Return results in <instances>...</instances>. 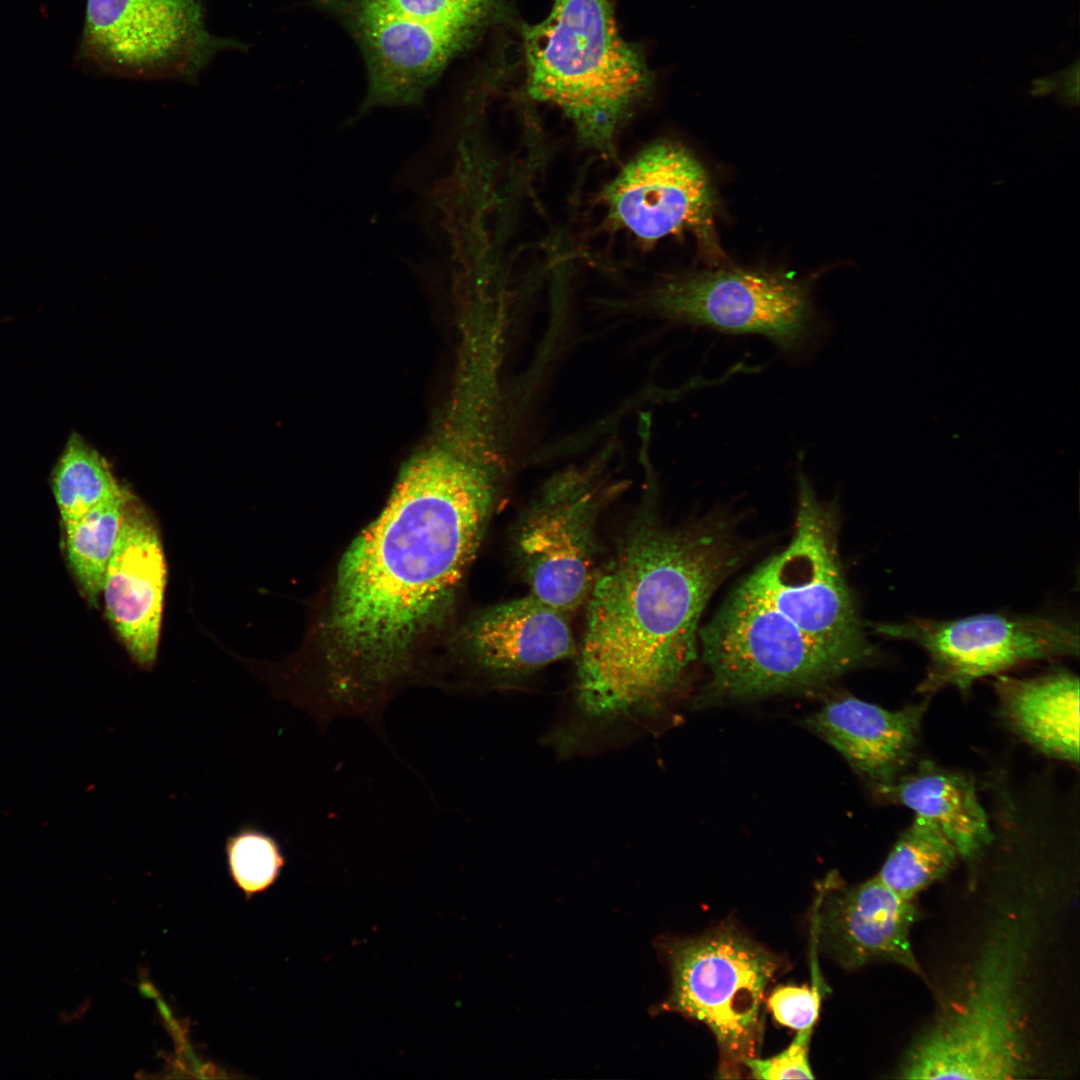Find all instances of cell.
<instances>
[{
    "label": "cell",
    "instance_id": "obj_18",
    "mask_svg": "<svg viewBox=\"0 0 1080 1080\" xmlns=\"http://www.w3.org/2000/svg\"><path fill=\"white\" fill-rule=\"evenodd\" d=\"M1007 728L1046 757L1079 763V678L1067 669L1033 676H994Z\"/></svg>",
    "mask_w": 1080,
    "mask_h": 1080
},
{
    "label": "cell",
    "instance_id": "obj_17",
    "mask_svg": "<svg viewBox=\"0 0 1080 1080\" xmlns=\"http://www.w3.org/2000/svg\"><path fill=\"white\" fill-rule=\"evenodd\" d=\"M928 698L890 710L851 695L832 700L806 720L874 791L893 784L916 763Z\"/></svg>",
    "mask_w": 1080,
    "mask_h": 1080
},
{
    "label": "cell",
    "instance_id": "obj_3",
    "mask_svg": "<svg viewBox=\"0 0 1080 1080\" xmlns=\"http://www.w3.org/2000/svg\"><path fill=\"white\" fill-rule=\"evenodd\" d=\"M614 3L554 0L543 21L522 31L528 95L559 108L604 154L654 82L641 50L621 37Z\"/></svg>",
    "mask_w": 1080,
    "mask_h": 1080
},
{
    "label": "cell",
    "instance_id": "obj_8",
    "mask_svg": "<svg viewBox=\"0 0 1080 1080\" xmlns=\"http://www.w3.org/2000/svg\"><path fill=\"white\" fill-rule=\"evenodd\" d=\"M610 490L599 463L561 471L513 526L512 551L529 593L568 615L586 601L599 569L597 525Z\"/></svg>",
    "mask_w": 1080,
    "mask_h": 1080
},
{
    "label": "cell",
    "instance_id": "obj_10",
    "mask_svg": "<svg viewBox=\"0 0 1080 1080\" xmlns=\"http://www.w3.org/2000/svg\"><path fill=\"white\" fill-rule=\"evenodd\" d=\"M226 43L208 31L201 0H87L83 49L121 76L191 78Z\"/></svg>",
    "mask_w": 1080,
    "mask_h": 1080
},
{
    "label": "cell",
    "instance_id": "obj_25",
    "mask_svg": "<svg viewBox=\"0 0 1080 1080\" xmlns=\"http://www.w3.org/2000/svg\"><path fill=\"white\" fill-rule=\"evenodd\" d=\"M825 984L820 976L814 977L811 987L779 986L767 1000L768 1008L776 1021L783 1026L801 1031L813 1029L818 1019Z\"/></svg>",
    "mask_w": 1080,
    "mask_h": 1080
},
{
    "label": "cell",
    "instance_id": "obj_13",
    "mask_svg": "<svg viewBox=\"0 0 1080 1080\" xmlns=\"http://www.w3.org/2000/svg\"><path fill=\"white\" fill-rule=\"evenodd\" d=\"M568 616L530 593L479 612L461 632V684L506 687L576 655Z\"/></svg>",
    "mask_w": 1080,
    "mask_h": 1080
},
{
    "label": "cell",
    "instance_id": "obj_24",
    "mask_svg": "<svg viewBox=\"0 0 1080 1080\" xmlns=\"http://www.w3.org/2000/svg\"><path fill=\"white\" fill-rule=\"evenodd\" d=\"M224 853L232 881L247 897L271 887L285 865L278 839L251 822L241 824L226 837Z\"/></svg>",
    "mask_w": 1080,
    "mask_h": 1080
},
{
    "label": "cell",
    "instance_id": "obj_26",
    "mask_svg": "<svg viewBox=\"0 0 1080 1080\" xmlns=\"http://www.w3.org/2000/svg\"><path fill=\"white\" fill-rule=\"evenodd\" d=\"M813 1029L798 1031L791 1044L768 1059L750 1057L744 1066L754 1079H813L808 1053Z\"/></svg>",
    "mask_w": 1080,
    "mask_h": 1080
},
{
    "label": "cell",
    "instance_id": "obj_15",
    "mask_svg": "<svg viewBox=\"0 0 1080 1080\" xmlns=\"http://www.w3.org/2000/svg\"><path fill=\"white\" fill-rule=\"evenodd\" d=\"M338 15L360 41L368 66V93L359 113L421 102L448 62L480 32L357 12Z\"/></svg>",
    "mask_w": 1080,
    "mask_h": 1080
},
{
    "label": "cell",
    "instance_id": "obj_14",
    "mask_svg": "<svg viewBox=\"0 0 1080 1080\" xmlns=\"http://www.w3.org/2000/svg\"><path fill=\"white\" fill-rule=\"evenodd\" d=\"M919 912L876 876L854 886L829 883L816 900L814 944L847 969L892 963L920 975L911 930Z\"/></svg>",
    "mask_w": 1080,
    "mask_h": 1080
},
{
    "label": "cell",
    "instance_id": "obj_19",
    "mask_svg": "<svg viewBox=\"0 0 1080 1080\" xmlns=\"http://www.w3.org/2000/svg\"><path fill=\"white\" fill-rule=\"evenodd\" d=\"M876 792L937 824L963 860L978 859L991 842L987 808L974 779L962 772L923 759Z\"/></svg>",
    "mask_w": 1080,
    "mask_h": 1080
},
{
    "label": "cell",
    "instance_id": "obj_6",
    "mask_svg": "<svg viewBox=\"0 0 1080 1080\" xmlns=\"http://www.w3.org/2000/svg\"><path fill=\"white\" fill-rule=\"evenodd\" d=\"M700 640L711 673L700 707L814 688L851 671L743 584Z\"/></svg>",
    "mask_w": 1080,
    "mask_h": 1080
},
{
    "label": "cell",
    "instance_id": "obj_21",
    "mask_svg": "<svg viewBox=\"0 0 1080 1080\" xmlns=\"http://www.w3.org/2000/svg\"><path fill=\"white\" fill-rule=\"evenodd\" d=\"M129 492L95 507L82 517L64 523L66 549L71 568L91 600L102 590L104 575L115 548Z\"/></svg>",
    "mask_w": 1080,
    "mask_h": 1080
},
{
    "label": "cell",
    "instance_id": "obj_9",
    "mask_svg": "<svg viewBox=\"0 0 1080 1080\" xmlns=\"http://www.w3.org/2000/svg\"><path fill=\"white\" fill-rule=\"evenodd\" d=\"M873 628L925 651L928 663L917 691L926 696L945 688L967 693L983 677L1079 655L1078 624L1058 616L982 613L953 620L911 618Z\"/></svg>",
    "mask_w": 1080,
    "mask_h": 1080
},
{
    "label": "cell",
    "instance_id": "obj_16",
    "mask_svg": "<svg viewBox=\"0 0 1080 1080\" xmlns=\"http://www.w3.org/2000/svg\"><path fill=\"white\" fill-rule=\"evenodd\" d=\"M166 564L151 515L129 494L102 590L106 614L129 657L150 671L157 660Z\"/></svg>",
    "mask_w": 1080,
    "mask_h": 1080
},
{
    "label": "cell",
    "instance_id": "obj_20",
    "mask_svg": "<svg viewBox=\"0 0 1080 1080\" xmlns=\"http://www.w3.org/2000/svg\"><path fill=\"white\" fill-rule=\"evenodd\" d=\"M959 858L953 843L930 819L915 815L900 834L876 877L904 899L943 878Z\"/></svg>",
    "mask_w": 1080,
    "mask_h": 1080
},
{
    "label": "cell",
    "instance_id": "obj_23",
    "mask_svg": "<svg viewBox=\"0 0 1080 1080\" xmlns=\"http://www.w3.org/2000/svg\"><path fill=\"white\" fill-rule=\"evenodd\" d=\"M340 12L394 17L416 22L469 27L481 31L498 0H318Z\"/></svg>",
    "mask_w": 1080,
    "mask_h": 1080
},
{
    "label": "cell",
    "instance_id": "obj_1",
    "mask_svg": "<svg viewBox=\"0 0 1080 1080\" xmlns=\"http://www.w3.org/2000/svg\"><path fill=\"white\" fill-rule=\"evenodd\" d=\"M498 463L450 424L401 471L380 514L344 553L313 661L294 667L316 721L353 716L383 730L418 674L497 504Z\"/></svg>",
    "mask_w": 1080,
    "mask_h": 1080
},
{
    "label": "cell",
    "instance_id": "obj_5",
    "mask_svg": "<svg viewBox=\"0 0 1080 1080\" xmlns=\"http://www.w3.org/2000/svg\"><path fill=\"white\" fill-rule=\"evenodd\" d=\"M657 948L672 980L660 1009L707 1025L718 1043L720 1075L739 1077L745 1059L755 1055L776 957L728 924L698 937L663 939Z\"/></svg>",
    "mask_w": 1080,
    "mask_h": 1080
},
{
    "label": "cell",
    "instance_id": "obj_7",
    "mask_svg": "<svg viewBox=\"0 0 1080 1080\" xmlns=\"http://www.w3.org/2000/svg\"><path fill=\"white\" fill-rule=\"evenodd\" d=\"M798 483L796 532L791 543L743 585L850 670L872 664L878 656L842 573L831 511L800 473Z\"/></svg>",
    "mask_w": 1080,
    "mask_h": 1080
},
{
    "label": "cell",
    "instance_id": "obj_4",
    "mask_svg": "<svg viewBox=\"0 0 1080 1080\" xmlns=\"http://www.w3.org/2000/svg\"><path fill=\"white\" fill-rule=\"evenodd\" d=\"M1024 920L991 930L960 996L923 1032L897 1069L904 1079H1015L1030 1072Z\"/></svg>",
    "mask_w": 1080,
    "mask_h": 1080
},
{
    "label": "cell",
    "instance_id": "obj_12",
    "mask_svg": "<svg viewBox=\"0 0 1080 1080\" xmlns=\"http://www.w3.org/2000/svg\"><path fill=\"white\" fill-rule=\"evenodd\" d=\"M610 216L644 241L685 229L710 242L714 193L695 156L661 141L631 160L604 191Z\"/></svg>",
    "mask_w": 1080,
    "mask_h": 1080
},
{
    "label": "cell",
    "instance_id": "obj_22",
    "mask_svg": "<svg viewBox=\"0 0 1080 1080\" xmlns=\"http://www.w3.org/2000/svg\"><path fill=\"white\" fill-rule=\"evenodd\" d=\"M53 490L62 521L67 523L119 496L125 489L118 484L106 460L74 434L56 467Z\"/></svg>",
    "mask_w": 1080,
    "mask_h": 1080
},
{
    "label": "cell",
    "instance_id": "obj_2",
    "mask_svg": "<svg viewBox=\"0 0 1080 1080\" xmlns=\"http://www.w3.org/2000/svg\"><path fill=\"white\" fill-rule=\"evenodd\" d=\"M735 560L719 529L636 514L586 599L569 702L549 735L558 751L640 736L667 711L697 657L705 604Z\"/></svg>",
    "mask_w": 1080,
    "mask_h": 1080
},
{
    "label": "cell",
    "instance_id": "obj_11",
    "mask_svg": "<svg viewBox=\"0 0 1080 1080\" xmlns=\"http://www.w3.org/2000/svg\"><path fill=\"white\" fill-rule=\"evenodd\" d=\"M650 306L671 321L760 334L784 350L799 348L814 321L804 283L783 273L760 270L718 269L682 275L659 286Z\"/></svg>",
    "mask_w": 1080,
    "mask_h": 1080
}]
</instances>
